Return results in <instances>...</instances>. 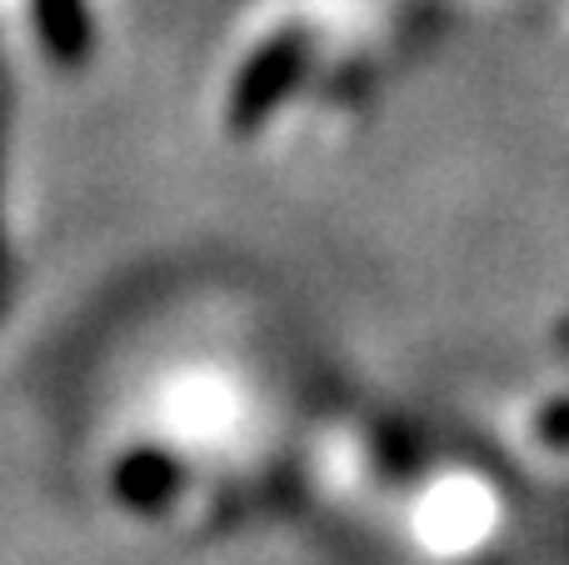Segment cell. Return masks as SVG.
I'll use <instances>...</instances> for the list:
<instances>
[{
  "label": "cell",
  "mask_w": 569,
  "mask_h": 565,
  "mask_svg": "<svg viewBox=\"0 0 569 565\" xmlns=\"http://www.w3.org/2000/svg\"><path fill=\"white\" fill-rule=\"evenodd\" d=\"M495 506L490 490L470 476H455L445 486H435V496L420 506V531L435 551H465L480 536H490Z\"/></svg>",
  "instance_id": "6da1fadb"
}]
</instances>
